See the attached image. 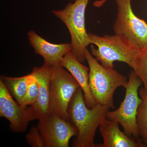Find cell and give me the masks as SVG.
<instances>
[{
    "instance_id": "obj_1",
    "label": "cell",
    "mask_w": 147,
    "mask_h": 147,
    "mask_svg": "<svg viewBox=\"0 0 147 147\" xmlns=\"http://www.w3.org/2000/svg\"><path fill=\"white\" fill-rule=\"evenodd\" d=\"M110 108L98 104L92 108H88L81 87L76 90L68 109L69 121L77 131L72 146L100 147L94 143L95 134Z\"/></svg>"
},
{
    "instance_id": "obj_2",
    "label": "cell",
    "mask_w": 147,
    "mask_h": 147,
    "mask_svg": "<svg viewBox=\"0 0 147 147\" xmlns=\"http://www.w3.org/2000/svg\"><path fill=\"white\" fill-rule=\"evenodd\" d=\"M91 45V53L102 66L113 69L114 62H122L131 67L135 55L140 48L135 42L123 35H105L100 36L88 33Z\"/></svg>"
},
{
    "instance_id": "obj_3",
    "label": "cell",
    "mask_w": 147,
    "mask_h": 147,
    "mask_svg": "<svg viewBox=\"0 0 147 147\" xmlns=\"http://www.w3.org/2000/svg\"><path fill=\"white\" fill-rule=\"evenodd\" d=\"M86 60L89 67L90 90L96 104L115 109L113 96L117 88H125L128 80L114 69L102 66L87 49L85 50Z\"/></svg>"
},
{
    "instance_id": "obj_4",
    "label": "cell",
    "mask_w": 147,
    "mask_h": 147,
    "mask_svg": "<svg viewBox=\"0 0 147 147\" xmlns=\"http://www.w3.org/2000/svg\"><path fill=\"white\" fill-rule=\"evenodd\" d=\"M89 1L76 0L63 9L52 11L68 29L71 37V52L82 63L86 60L85 50L91 44L85 26V12Z\"/></svg>"
},
{
    "instance_id": "obj_5",
    "label": "cell",
    "mask_w": 147,
    "mask_h": 147,
    "mask_svg": "<svg viewBox=\"0 0 147 147\" xmlns=\"http://www.w3.org/2000/svg\"><path fill=\"white\" fill-rule=\"evenodd\" d=\"M142 84V80L135 71H131L125 87V94L123 101L118 109L113 111L109 110L106 115L107 119L117 121L120 124L127 135L141 142L137 116L138 108L142 101V98L139 97L138 92Z\"/></svg>"
},
{
    "instance_id": "obj_6",
    "label": "cell",
    "mask_w": 147,
    "mask_h": 147,
    "mask_svg": "<svg viewBox=\"0 0 147 147\" xmlns=\"http://www.w3.org/2000/svg\"><path fill=\"white\" fill-rule=\"evenodd\" d=\"M80 85L70 72L58 63L52 66L50 80V112L69 121V103Z\"/></svg>"
},
{
    "instance_id": "obj_7",
    "label": "cell",
    "mask_w": 147,
    "mask_h": 147,
    "mask_svg": "<svg viewBox=\"0 0 147 147\" xmlns=\"http://www.w3.org/2000/svg\"><path fill=\"white\" fill-rule=\"evenodd\" d=\"M117 13L113 25L115 34L123 35L140 49L147 47V24L137 17L131 7V0H117Z\"/></svg>"
},
{
    "instance_id": "obj_8",
    "label": "cell",
    "mask_w": 147,
    "mask_h": 147,
    "mask_svg": "<svg viewBox=\"0 0 147 147\" xmlns=\"http://www.w3.org/2000/svg\"><path fill=\"white\" fill-rule=\"evenodd\" d=\"M38 129L45 147H68L69 140L77 131L72 124L53 113L40 120Z\"/></svg>"
},
{
    "instance_id": "obj_9",
    "label": "cell",
    "mask_w": 147,
    "mask_h": 147,
    "mask_svg": "<svg viewBox=\"0 0 147 147\" xmlns=\"http://www.w3.org/2000/svg\"><path fill=\"white\" fill-rule=\"evenodd\" d=\"M52 66L44 63L34 67L31 74L37 81L38 95L35 103L27 108L31 121L41 119L50 114V80Z\"/></svg>"
},
{
    "instance_id": "obj_10",
    "label": "cell",
    "mask_w": 147,
    "mask_h": 147,
    "mask_svg": "<svg viewBox=\"0 0 147 147\" xmlns=\"http://www.w3.org/2000/svg\"><path fill=\"white\" fill-rule=\"evenodd\" d=\"M0 116L10 122L11 129L24 132L31 120L26 108L16 103L5 85L0 79Z\"/></svg>"
},
{
    "instance_id": "obj_11",
    "label": "cell",
    "mask_w": 147,
    "mask_h": 147,
    "mask_svg": "<svg viewBox=\"0 0 147 147\" xmlns=\"http://www.w3.org/2000/svg\"><path fill=\"white\" fill-rule=\"evenodd\" d=\"M28 38L35 53L43 58L44 63L51 66L60 63L64 56L71 50V43H50L33 30L28 33Z\"/></svg>"
},
{
    "instance_id": "obj_12",
    "label": "cell",
    "mask_w": 147,
    "mask_h": 147,
    "mask_svg": "<svg viewBox=\"0 0 147 147\" xmlns=\"http://www.w3.org/2000/svg\"><path fill=\"white\" fill-rule=\"evenodd\" d=\"M119 123L105 117L99 126V132L103 140L100 147H144L141 141L132 138L121 131Z\"/></svg>"
},
{
    "instance_id": "obj_13",
    "label": "cell",
    "mask_w": 147,
    "mask_h": 147,
    "mask_svg": "<svg viewBox=\"0 0 147 147\" xmlns=\"http://www.w3.org/2000/svg\"><path fill=\"white\" fill-rule=\"evenodd\" d=\"M60 64L71 74L79 83L84 92V100L87 107L94 108L96 103L90 89L89 68L78 61L71 51L64 56Z\"/></svg>"
},
{
    "instance_id": "obj_14",
    "label": "cell",
    "mask_w": 147,
    "mask_h": 147,
    "mask_svg": "<svg viewBox=\"0 0 147 147\" xmlns=\"http://www.w3.org/2000/svg\"><path fill=\"white\" fill-rule=\"evenodd\" d=\"M28 75L21 77H12L2 76L1 80L5 85L11 94L21 105L28 88Z\"/></svg>"
},
{
    "instance_id": "obj_15",
    "label": "cell",
    "mask_w": 147,
    "mask_h": 147,
    "mask_svg": "<svg viewBox=\"0 0 147 147\" xmlns=\"http://www.w3.org/2000/svg\"><path fill=\"white\" fill-rule=\"evenodd\" d=\"M139 93L142 101L137 111V127L141 141L147 146V92L144 87H141Z\"/></svg>"
},
{
    "instance_id": "obj_16",
    "label": "cell",
    "mask_w": 147,
    "mask_h": 147,
    "mask_svg": "<svg viewBox=\"0 0 147 147\" xmlns=\"http://www.w3.org/2000/svg\"><path fill=\"white\" fill-rule=\"evenodd\" d=\"M131 67L142 80L147 92V47L140 49L136 54Z\"/></svg>"
},
{
    "instance_id": "obj_17",
    "label": "cell",
    "mask_w": 147,
    "mask_h": 147,
    "mask_svg": "<svg viewBox=\"0 0 147 147\" xmlns=\"http://www.w3.org/2000/svg\"><path fill=\"white\" fill-rule=\"evenodd\" d=\"M38 95V85L37 81L31 74H28V88L26 94L21 104V106L26 108L36 102Z\"/></svg>"
},
{
    "instance_id": "obj_18",
    "label": "cell",
    "mask_w": 147,
    "mask_h": 147,
    "mask_svg": "<svg viewBox=\"0 0 147 147\" xmlns=\"http://www.w3.org/2000/svg\"><path fill=\"white\" fill-rule=\"evenodd\" d=\"M27 142L33 147H44V141L37 127H32L26 136Z\"/></svg>"
},
{
    "instance_id": "obj_19",
    "label": "cell",
    "mask_w": 147,
    "mask_h": 147,
    "mask_svg": "<svg viewBox=\"0 0 147 147\" xmlns=\"http://www.w3.org/2000/svg\"><path fill=\"white\" fill-rule=\"evenodd\" d=\"M107 1V0H98V1H95L93 5L96 7H101Z\"/></svg>"
},
{
    "instance_id": "obj_20",
    "label": "cell",
    "mask_w": 147,
    "mask_h": 147,
    "mask_svg": "<svg viewBox=\"0 0 147 147\" xmlns=\"http://www.w3.org/2000/svg\"><path fill=\"white\" fill-rule=\"evenodd\" d=\"M73 1H76V0H73Z\"/></svg>"
}]
</instances>
